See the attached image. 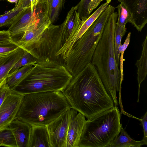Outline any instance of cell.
Wrapping results in <instances>:
<instances>
[{"instance_id": "1", "label": "cell", "mask_w": 147, "mask_h": 147, "mask_svg": "<svg viewBox=\"0 0 147 147\" xmlns=\"http://www.w3.org/2000/svg\"><path fill=\"white\" fill-rule=\"evenodd\" d=\"M61 92L71 107L88 119L114 106L91 63L73 77Z\"/></svg>"}, {"instance_id": "2", "label": "cell", "mask_w": 147, "mask_h": 147, "mask_svg": "<svg viewBox=\"0 0 147 147\" xmlns=\"http://www.w3.org/2000/svg\"><path fill=\"white\" fill-rule=\"evenodd\" d=\"M118 13L113 12L104 28L91 63L95 67L114 106L118 105L116 93L120 90V72L116 60L114 33Z\"/></svg>"}, {"instance_id": "3", "label": "cell", "mask_w": 147, "mask_h": 147, "mask_svg": "<svg viewBox=\"0 0 147 147\" xmlns=\"http://www.w3.org/2000/svg\"><path fill=\"white\" fill-rule=\"evenodd\" d=\"M71 108L61 91L27 94L16 118L31 125L47 126Z\"/></svg>"}, {"instance_id": "4", "label": "cell", "mask_w": 147, "mask_h": 147, "mask_svg": "<svg viewBox=\"0 0 147 147\" xmlns=\"http://www.w3.org/2000/svg\"><path fill=\"white\" fill-rule=\"evenodd\" d=\"M58 62L38 60L15 90L23 94L49 91H62L73 78Z\"/></svg>"}, {"instance_id": "5", "label": "cell", "mask_w": 147, "mask_h": 147, "mask_svg": "<svg viewBox=\"0 0 147 147\" xmlns=\"http://www.w3.org/2000/svg\"><path fill=\"white\" fill-rule=\"evenodd\" d=\"M115 8L109 5L73 46L63 65L73 77L91 63L94 52L100 39L106 24Z\"/></svg>"}, {"instance_id": "6", "label": "cell", "mask_w": 147, "mask_h": 147, "mask_svg": "<svg viewBox=\"0 0 147 147\" xmlns=\"http://www.w3.org/2000/svg\"><path fill=\"white\" fill-rule=\"evenodd\" d=\"M120 118L118 107L114 106L88 119L78 147H107L120 133Z\"/></svg>"}, {"instance_id": "7", "label": "cell", "mask_w": 147, "mask_h": 147, "mask_svg": "<svg viewBox=\"0 0 147 147\" xmlns=\"http://www.w3.org/2000/svg\"><path fill=\"white\" fill-rule=\"evenodd\" d=\"M80 26L79 20L71 16H66L59 25L51 24L33 51L38 60L48 59L56 61V54Z\"/></svg>"}, {"instance_id": "8", "label": "cell", "mask_w": 147, "mask_h": 147, "mask_svg": "<svg viewBox=\"0 0 147 147\" xmlns=\"http://www.w3.org/2000/svg\"><path fill=\"white\" fill-rule=\"evenodd\" d=\"M78 112L71 108L47 125L51 147H66L70 123Z\"/></svg>"}, {"instance_id": "9", "label": "cell", "mask_w": 147, "mask_h": 147, "mask_svg": "<svg viewBox=\"0 0 147 147\" xmlns=\"http://www.w3.org/2000/svg\"><path fill=\"white\" fill-rule=\"evenodd\" d=\"M24 94L15 90H11L0 106V130L7 128L16 118Z\"/></svg>"}, {"instance_id": "10", "label": "cell", "mask_w": 147, "mask_h": 147, "mask_svg": "<svg viewBox=\"0 0 147 147\" xmlns=\"http://www.w3.org/2000/svg\"><path fill=\"white\" fill-rule=\"evenodd\" d=\"M109 3L102 4L85 20L82 22V25L77 32L63 45L56 54L57 58L64 61L68 57L71 48L75 43L84 34L96 20L106 9Z\"/></svg>"}, {"instance_id": "11", "label": "cell", "mask_w": 147, "mask_h": 147, "mask_svg": "<svg viewBox=\"0 0 147 147\" xmlns=\"http://www.w3.org/2000/svg\"><path fill=\"white\" fill-rule=\"evenodd\" d=\"M51 22L49 19L45 22L31 25L16 42L24 50L33 52L36 49L45 30Z\"/></svg>"}, {"instance_id": "12", "label": "cell", "mask_w": 147, "mask_h": 147, "mask_svg": "<svg viewBox=\"0 0 147 147\" xmlns=\"http://www.w3.org/2000/svg\"><path fill=\"white\" fill-rule=\"evenodd\" d=\"M131 15L134 27L141 32L147 23V0H118Z\"/></svg>"}, {"instance_id": "13", "label": "cell", "mask_w": 147, "mask_h": 147, "mask_svg": "<svg viewBox=\"0 0 147 147\" xmlns=\"http://www.w3.org/2000/svg\"><path fill=\"white\" fill-rule=\"evenodd\" d=\"M85 117L78 112L71 120L67 132L66 147H78L80 137L86 121Z\"/></svg>"}, {"instance_id": "14", "label": "cell", "mask_w": 147, "mask_h": 147, "mask_svg": "<svg viewBox=\"0 0 147 147\" xmlns=\"http://www.w3.org/2000/svg\"><path fill=\"white\" fill-rule=\"evenodd\" d=\"M31 125L17 118L9 124L8 128L15 138L17 147H29Z\"/></svg>"}, {"instance_id": "15", "label": "cell", "mask_w": 147, "mask_h": 147, "mask_svg": "<svg viewBox=\"0 0 147 147\" xmlns=\"http://www.w3.org/2000/svg\"><path fill=\"white\" fill-rule=\"evenodd\" d=\"M29 147H51L47 126L31 125Z\"/></svg>"}, {"instance_id": "16", "label": "cell", "mask_w": 147, "mask_h": 147, "mask_svg": "<svg viewBox=\"0 0 147 147\" xmlns=\"http://www.w3.org/2000/svg\"><path fill=\"white\" fill-rule=\"evenodd\" d=\"M24 50L20 47L8 54L0 57V85L6 80L9 72L23 55Z\"/></svg>"}, {"instance_id": "17", "label": "cell", "mask_w": 147, "mask_h": 147, "mask_svg": "<svg viewBox=\"0 0 147 147\" xmlns=\"http://www.w3.org/2000/svg\"><path fill=\"white\" fill-rule=\"evenodd\" d=\"M142 51L141 57L137 60L135 65L137 68V80L138 85L137 102H138L141 84L144 80L147 74V34L142 44Z\"/></svg>"}, {"instance_id": "18", "label": "cell", "mask_w": 147, "mask_h": 147, "mask_svg": "<svg viewBox=\"0 0 147 147\" xmlns=\"http://www.w3.org/2000/svg\"><path fill=\"white\" fill-rule=\"evenodd\" d=\"M119 135L114 139L107 147H140L147 145V143L142 140L137 141L130 137L122 125Z\"/></svg>"}, {"instance_id": "19", "label": "cell", "mask_w": 147, "mask_h": 147, "mask_svg": "<svg viewBox=\"0 0 147 147\" xmlns=\"http://www.w3.org/2000/svg\"><path fill=\"white\" fill-rule=\"evenodd\" d=\"M34 65L32 64L25 65L8 75L6 80V82L11 90H12L15 89L24 80Z\"/></svg>"}, {"instance_id": "20", "label": "cell", "mask_w": 147, "mask_h": 147, "mask_svg": "<svg viewBox=\"0 0 147 147\" xmlns=\"http://www.w3.org/2000/svg\"><path fill=\"white\" fill-rule=\"evenodd\" d=\"M27 7L23 0H18V3L13 9L0 15V28L10 25L16 16Z\"/></svg>"}, {"instance_id": "21", "label": "cell", "mask_w": 147, "mask_h": 147, "mask_svg": "<svg viewBox=\"0 0 147 147\" xmlns=\"http://www.w3.org/2000/svg\"><path fill=\"white\" fill-rule=\"evenodd\" d=\"M118 11V19L116 24L121 26H125L128 23L134 26V23L132 16L129 11L122 3L119 4L116 7Z\"/></svg>"}, {"instance_id": "22", "label": "cell", "mask_w": 147, "mask_h": 147, "mask_svg": "<svg viewBox=\"0 0 147 147\" xmlns=\"http://www.w3.org/2000/svg\"><path fill=\"white\" fill-rule=\"evenodd\" d=\"M23 55L15 64L9 72L10 74L19 68L25 65L32 64L34 65L38 61V59L33 52L24 50Z\"/></svg>"}, {"instance_id": "23", "label": "cell", "mask_w": 147, "mask_h": 147, "mask_svg": "<svg viewBox=\"0 0 147 147\" xmlns=\"http://www.w3.org/2000/svg\"><path fill=\"white\" fill-rule=\"evenodd\" d=\"M66 0H51L49 6V17L51 24L56 21Z\"/></svg>"}, {"instance_id": "24", "label": "cell", "mask_w": 147, "mask_h": 147, "mask_svg": "<svg viewBox=\"0 0 147 147\" xmlns=\"http://www.w3.org/2000/svg\"><path fill=\"white\" fill-rule=\"evenodd\" d=\"M126 32L125 26H121L116 24L114 33V46L116 59L118 65L120 56L119 48L121 44L122 38Z\"/></svg>"}, {"instance_id": "25", "label": "cell", "mask_w": 147, "mask_h": 147, "mask_svg": "<svg viewBox=\"0 0 147 147\" xmlns=\"http://www.w3.org/2000/svg\"><path fill=\"white\" fill-rule=\"evenodd\" d=\"M1 146L17 147L15 137L8 128L0 130Z\"/></svg>"}, {"instance_id": "26", "label": "cell", "mask_w": 147, "mask_h": 147, "mask_svg": "<svg viewBox=\"0 0 147 147\" xmlns=\"http://www.w3.org/2000/svg\"><path fill=\"white\" fill-rule=\"evenodd\" d=\"M20 47L16 41L13 40L0 41V57L8 54Z\"/></svg>"}, {"instance_id": "27", "label": "cell", "mask_w": 147, "mask_h": 147, "mask_svg": "<svg viewBox=\"0 0 147 147\" xmlns=\"http://www.w3.org/2000/svg\"><path fill=\"white\" fill-rule=\"evenodd\" d=\"M131 32H129L127 35L123 44L122 45L120 51V55L119 58V69L120 72V84L121 85L123 80V62L124 61L123 55L125 51L127 48L129 43Z\"/></svg>"}, {"instance_id": "28", "label": "cell", "mask_w": 147, "mask_h": 147, "mask_svg": "<svg viewBox=\"0 0 147 147\" xmlns=\"http://www.w3.org/2000/svg\"><path fill=\"white\" fill-rule=\"evenodd\" d=\"M91 0H81L75 6L82 22L89 16L88 12V7Z\"/></svg>"}, {"instance_id": "29", "label": "cell", "mask_w": 147, "mask_h": 147, "mask_svg": "<svg viewBox=\"0 0 147 147\" xmlns=\"http://www.w3.org/2000/svg\"><path fill=\"white\" fill-rule=\"evenodd\" d=\"M11 91L6 84V80L0 85V106Z\"/></svg>"}, {"instance_id": "30", "label": "cell", "mask_w": 147, "mask_h": 147, "mask_svg": "<svg viewBox=\"0 0 147 147\" xmlns=\"http://www.w3.org/2000/svg\"><path fill=\"white\" fill-rule=\"evenodd\" d=\"M140 120L142 125L144 137L142 140L147 143V112H146L143 116L142 117Z\"/></svg>"}, {"instance_id": "31", "label": "cell", "mask_w": 147, "mask_h": 147, "mask_svg": "<svg viewBox=\"0 0 147 147\" xmlns=\"http://www.w3.org/2000/svg\"><path fill=\"white\" fill-rule=\"evenodd\" d=\"M103 0H91L88 7V12L89 16L94 10L99 5L100 2Z\"/></svg>"}, {"instance_id": "32", "label": "cell", "mask_w": 147, "mask_h": 147, "mask_svg": "<svg viewBox=\"0 0 147 147\" xmlns=\"http://www.w3.org/2000/svg\"><path fill=\"white\" fill-rule=\"evenodd\" d=\"M13 40L10 33L7 30L0 31V41Z\"/></svg>"}, {"instance_id": "33", "label": "cell", "mask_w": 147, "mask_h": 147, "mask_svg": "<svg viewBox=\"0 0 147 147\" xmlns=\"http://www.w3.org/2000/svg\"><path fill=\"white\" fill-rule=\"evenodd\" d=\"M30 1L31 7L32 8L35 7L39 1L38 0H30Z\"/></svg>"}, {"instance_id": "34", "label": "cell", "mask_w": 147, "mask_h": 147, "mask_svg": "<svg viewBox=\"0 0 147 147\" xmlns=\"http://www.w3.org/2000/svg\"><path fill=\"white\" fill-rule=\"evenodd\" d=\"M9 2L11 3H15L16 5L17 4L18 2V0H7Z\"/></svg>"}, {"instance_id": "35", "label": "cell", "mask_w": 147, "mask_h": 147, "mask_svg": "<svg viewBox=\"0 0 147 147\" xmlns=\"http://www.w3.org/2000/svg\"><path fill=\"white\" fill-rule=\"evenodd\" d=\"M47 3H48L49 5H50V3H51V0H45Z\"/></svg>"}, {"instance_id": "36", "label": "cell", "mask_w": 147, "mask_h": 147, "mask_svg": "<svg viewBox=\"0 0 147 147\" xmlns=\"http://www.w3.org/2000/svg\"><path fill=\"white\" fill-rule=\"evenodd\" d=\"M106 2L108 3L109 4L110 3L111 0H106Z\"/></svg>"}, {"instance_id": "37", "label": "cell", "mask_w": 147, "mask_h": 147, "mask_svg": "<svg viewBox=\"0 0 147 147\" xmlns=\"http://www.w3.org/2000/svg\"><path fill=\"white\" fill-rule=\"evenodd\" d=\"M0 146H1V141L0 139Z\"/></svg>"}, {"instance_id": "38", "label": "cell", "mask_w": 147, "mask_h": 147, "mask_svg": "<svg viewBox=\"0 0 147 147\" xmlns=\"http://www.w3.org/2000/svg\"><path fill=\"white\" fill-rule=\"evenodd\" d=\"M40 0H38L39 1Z\"/></svg>"}, {"instance_id": "39", "label": "cell", "mask_w": 147, "mask_h": 147, "mask_svg": "<svg viewBox=\"0 0 147 147\" xmlns=\"http://www.w3.org/2000/svg\"></svg>"}]
</instances>
